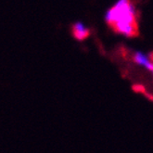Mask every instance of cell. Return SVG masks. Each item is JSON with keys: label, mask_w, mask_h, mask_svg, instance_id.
<instances>
[{"label": "cell", "mask_w": 153, "mask_h": 153, "mask_svg": "<svg viewBox=\"0 0 153 153\" xmlns=\"http://www.w3.org/2000/svg\"><path fill=\"white\" fill-rule=\"evenodd\" d=\"M123 77L128 80L133 89L153 101V61L141 52L121 49L115 55Z\"/></svg>", "instance_id": "obj_1"}, {"label": "cell", "mask_w": 153, "mask_h": 153, "mask_svg": "<svg viewBox=\"0 0 153 153\" xmlns=\"http://www.w3.org/2000/svg\"><path fill=\"white\" fill-rule=\"evenodd\" d=\"M105 20L117 33L125 36L133 37L137 34L136 8L130 0H118V2L107 11Z\"/></svg>", "instance_id": "obj_2"}, {"label": "cell", "mask_w": 153, "mask_h": 153, "mask_svg": "<svg viewBox=\"0 0 153 153\" xmlns=\"http://www.w3.org/2000/svg\"><path fill=\"white\" fill-rule=\"evenodd\" d=\"M90 33V31L88 28L82 23V22H75L73 25V34L74 36L78 40H84Z\"/></svg>", "instance_id": "obj_3"}]
</instances>
